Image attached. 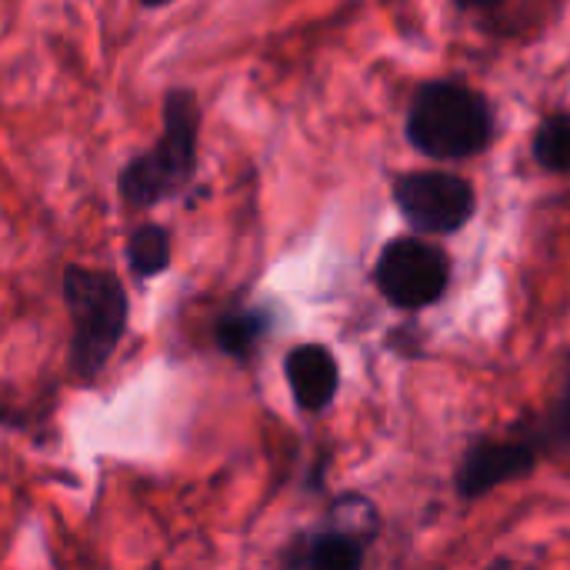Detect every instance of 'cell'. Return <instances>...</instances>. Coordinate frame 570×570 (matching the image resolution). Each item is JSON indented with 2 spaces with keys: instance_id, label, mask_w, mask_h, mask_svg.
<instances>
[{
  "instance_id": "obj_9",
  "label": "cell",
  "mask_w": 570,
  "mask_h": 570,
  "mask_svg": "<svg viewBox=\"0 0 570 570\" xmlns=\"http://www.w3.org/2000/svg\"><path fill=\"white\" fill-rule=\"evenodd\" d=\"M271 311H261V307H250V311H230L224 314L217 324H214V341L217 347L234 357V361H247L257 344L267 337L271 331Z\"/></svg>"
},
{
  "instance_id": "obj_10",
  "label": "cell",
  "mask_w": 570,
  "mask_h": 570,
  "mask_svg": "<svg viewBox=\"0 0 570 570\" xmlns=\"http://www.w3.org/2000/svg\"><path fill=\"white\" fill-rule=\"evenodd\" d=\"M127 264L130 271L147 281L170 267V234L160 224H137L127 237Z\"/></svg>"
},
{
  "instance_id": "obj_11",
  "label": "cell",
  "mask_w": 570,
  "mask_h": 570,
  "mask_svg": "<svg viewBox=\"0 0 570 570\" xmlns=\"http://www.w3.org/2000/svg\"><path fill=\"white\" fill-rule=\"evenodd\" d=\"M534 160L544 170L568 174L570 170V110L551 114L534 134Z\"/></svg>"
},
{
  "instance_id": "obj_13",
  "label": "cell",
  "mask_w": 570,
  "mask_h": 570,
  "mask_svg": "<svg viewBox=\"0 0 570 570\" xmlns=\"http://www.w3.org/2000/svg\"><path fill=\"white\" fill-rule=\"evenodd\" d=\"M458 7H464V10H491V7H498L501 0H454Z\"/></svg>"
},
{
  "instance_id": "obj_4",
  "label": "cell",
  "mask_w": 570,
  "mask_h": 570,
  "mask_svg": "<svg viewBox=\"0 0 570 570\" xmlns=\"http://www.w3.org/2000/svg\"><path fill=\"white\" fill-rule=\"evenodd\" d=\"M374 284L387 304L401 311H424L444 297L451 284V261L428 240L397 237L381 250Z\"/></svg>"
},
{
  "instance_id": "obj_8",
  "label": "cell",
  "mask_w": 570,
  "mask_h": 570,
  "mask_svg": "<svg viewBox=\"0 0 570 570\" xmlns=\"http://www.w3.org/2000/svg\"><path fill=\"white\" fill-rule=\"evenodd\" d=\"M364 551L367 541L361 534L331 524L327 531L304 534L301 541H294L284 554V564L307 570H357L364 564Z\"/></svg>"
},
{
  "instance_id": "obj_14",
  "label": "cell",
  "mask_w": 570,
  "mask_h": 570,
  "mask_svg": "<svg viewBox=\"0 0 570 570\" xmlns=\"http://www.w3.org/2000/svg\"><path fill=\"white\" fill-rule=\"evenodd\" d=\"M144 7H150V10H160V7H167V3H174V0H140Z\"/></svg>"
},
{
  "instance_id": "obj_6",
  "label": "cell",
  "mask_w": 570,
  "mask_h": 570,
  "mask_svg": "<svg viewBox=\"0 0 570 570\" xmlns=\"http://www.w3.org/2000/svg\"><path fill=\"white\" fill-rule=\"evenodd\" d=\"M538 468V448L531 441H474L458 468V494L478 501L488 491L521 481Z\"/></svg>"
},
{
  "instance_id": "obj_1",
  "label": "cell",
  "mask_w": 570,
  "mask_h": 570,
  "mask_svg": "<svg viewBox=\"0 0 570 570\" xmlns=\"http://www.w3.org/2000/svg\"><path fill=\"white\" fill-rule=\"evenodd\" d=\"M197 134H200V104L194 90L170 87L164 97L160 140L120 167L117 190L124 204L134 210H147L157 207L160 200L177 197L197 170Z\"/></svg>"
},
{
  "instance_id": "obj_12",
  "label": "cell",
  "mask_w": 570,
  "mask_h": 570,
  "mask_svg": "<svg viewBox=\"0 0 570 570\" xmlns=\"http://www.w3.org/2000/svg\"><path fill=\"white\" fill-rule=\"evenodd\" d=\"M538 444L554 448V451H570V374L564 391H561V397L551 407V414L541 421V441Z\"/></svg>"
},
{
  "instance_id": "obj_7",
  "label": "cell",
  "mask_w": 570,
  "mask_h": 570,
  "mask_svg": "<svg viewBox=\"0 0 570 570\" xmlns=\"http://www.w3.org/2000/svg\"><path fill=\"white\" fill-rule=\"evenodd\" d=\"M284 374L294 394V404L307 414H321L341 387L337 357L324 344H301L284 357Z\"/></svg>"
},
{
  "instance_id": "obj_5",
  "label": "cell",
  "mask_w": 570,
  "mask_h": 570,
  "mask_svg": "<svg viewBox=\"0 0 570 570\" xmlns=\"http://www.w3.org/2000/svg\"><path fill=\"white\" fill-rule=\"evenodd\" d=\"M394 200L404 220L421 234H458L478 210L474 187L444 170L401 174L394 180Z\"/></svg>"
},
{
  "instance_id": "obj_3",
  "label": "cell",
  "mask_w": 570,
  "mask_h": 570,
  "mask_svg": "<svg viewBox=\"0 0 570 570\" xmlns=\"http://www.w3.org/2000/svg\"><path fill=\"white\" fill-rule=\"evenodd\" d=\"M494 134L491 104L454 80L424 83L407 110V140L434 160H464L488 150Z\"/></svg>"
},
{
  "instance_id": "obj_2",
  "label": "cell",
  "mask_w": 570,
  "mask_h": 570,
  "mask_svg": "<svg viewBox=\"0 0 570 570\" xmlns=\"http://www.w3.org/2000/svg\"><path fill=\"white\" fill-rule=\"evenodd\" d=\"M63 304L70 314V367L80 381H97L127 331V291L110 271L63 267Z\"/></svg>"
}]
</instances>
